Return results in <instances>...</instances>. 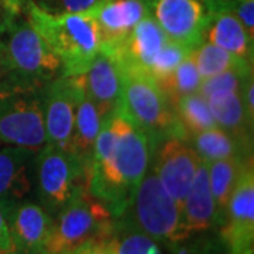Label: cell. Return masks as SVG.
Wrapping results in <instances>:
<instances>
[{
	"label": "cell",
	"mask_w": 254,
	"mask_h": 254,
	"mask_svg": "<svg viewBox=\"0 0 254 254\" xmlns=\"http://www.w3.org/2000/svg\"><path fill=\"white\" fill-rule=\"evenodd\" d=\"M154 148L148 137L119 112L105 120L86 170V190L122 216L151 167Z\"/></svg>",
	"instance_id": "cell-1"
},
{
	"label": "cell",
	"mask_w": 254,
	"mask_h": 254,
	"mask_svg": "<svg viewBox=\"0 0 254 254\" xmlns=\"http://www.w3.org/2000/svg\"><path fill=\"white\" fill-rule=\"evenodd\" d=\"M21 13L47 41L61 61V75L75 76L88 69L102 50L96 20L89 10L66 14H48L34 6L24 4Z\"/></svg>",
	"instance_id": "cell-2"
},
{
	"label": "cell",
	"mask_w": 254,
	"mask_h": 254,
	"mask_svg": "<svg viewBox=\"0 0 254 254\" xmlns=\"http://www.w3.org/2000/svg\"><path fill=\"white\" fill-rule=\"evenodd\" d=\"M46 88L10 75L0 81V145L23 147L37 154L47 144Z\"/></svg>",
	"instance_id": "cell-3"
},
{
	"label": "cell",
	"mask_w": 254,
	"mask_h": 254,
	"mask_svg": "<svg viewBox=\"0 0 254 254\" xmlns=\"http://www.w3.org/2000/svg\"><path fill=\"white\" fill-rule=\"evenodd\" d=\"M120 69L122 113L148 137L154 151L168 137L184 138L173 108L158 83L147 73Z\"/></svg>",
	"instance_id": "cell-4"
},
{
	"label": "cell",
	"mask_w": 254,
	"mask_h": 254,
	"mask_svg": "<svg viewBox=\"0 0 254 254\" xmlns=\"http://www.w3.org/2000/svg\"><path fill=\"white\" fill-rule=\"evenodd\" d=\"M118 220L143 232L167 249L188 237L182 226L180 205L164 190L151 167Z\"/></svg>",
	"instance_id": "cell-5"
},
{
	"label": "cell",
	"mask_w": 254,
	"mask_h": 254,
	"mask_svg": "<svg viewBox=\"0 0 254 254\" xmlns=\"http://www.w3.org/2000/svg\"><path fill=\"white\" fill-rule=\"evenodd\" d=\"M33 170L38 203L53 218L86 190V165L69 151L46 144L34 157Z\"/></svg>",
	"instance_id": "cell-6"
},
{
	"label": "cell",
	"mask_w": 254,
	"mask_h": 254,
	"mask_svg": "<svg viewBox=\"0 0 254 254\" xmlns=\"http://www.w3.org/2000/svg\"><path fill=\"white\" fill-rule=\"evenodd\" d=\"M115 219L100 200L83 190L57 213L47 240V254H64L96 239L113 233Z\"/></svg>",
	"instance_id": "cell-7"
},
{
	"label": "cell",
	"mask_w": 254,
	"mask_h": 254,
	"mask_svg": "<svg viewBox=\"0 0 254 254\" xmlns=\"http://www.w3.org/2000/svg\"><path fill=\"white\" fill-rule=\"evenodd\" d=\"M4 41L10 76L18 81L47 86L61 75L63 66L51 47L27 20H16Z\"/></svg>",
	"instance_id": "cell-8"
},
{
	"label": "cell",
	"mask_w": 254,
	"mask_h": 254,
	"mask_svg": "<svg viewBox=\"0 0 254 254\" xmlns=\"http://www.w3.org/2000/svg\"><path fill=\"white\" fill-rule=\"evenodd\" d=\"M150 11L165 36L190 50L205 40L212 16L209 0H151Z\"/></svg>",
	"instance_id": "cell-9"
},
{
	"label": "cell",
	"mask_w": 254,
	"mask_h": 254,
	"mask_svg": "<svg viewBox=\"0 0 254 254\" xmlns=\"http://www.w3.org/2000/svg\"><path fill=\"white\" fill-rule=\"evenodd\" d=\"M200 163L199 155L181 137H168L154 151L151 168L164 190L180 205V208Z\"/></svg>",
	"instance_id": "cell-10"
},
{
	"label": "cell",
	"mask_w": 254,
	"mask_h": 254,
	"mask_svg": "<svg viewBox=\"0 0 254 254\" xmlns=\"http://www.w3.org/2000/svg\"><path fill=\"white\" fill-rule=\"evenodd\" d=\"M219 235L229 254H254V171L246 170L229 202Z\"/></svg>",
	"instance_id": "cell-11"
},
{
	"label": "cell",
	"mask_w": 254,
	"mask_h": 254,
	"mask_svg": "<svg viewBox=\"0 0 254 254\" xmlns=\"http://www.w3.org/2000/svg\"><path fill=\"white\" fill-rule=\"evenodd\" d=\"M82 75H60L47 85L44 92V127L47 144L68 151Z\"/></svg>",
	"instance_id": "cell-12"
},
{
	"label": "cell",
	"mask_w": 254,
	"mask_h": 254,
	"mask_svg": "<svg viewBox=\"0 0 254 254\" xmlns=\"http://www.w3.org/2000/svg\"><path fill=\"white\" fill-rule=\"evenodd\" d=\"M17 254L46 253L54 218L40 203L23 199L1 210Z\"/></svg>",
	"instance_id": "cell-13"
},
{
	"label": "cell",
	"mask_w": 254,
	"mask_h": 254,
	"mask_svg": "<svg viewBox=\"0 0 254 254\" xmlns=\"http://www.w3.org/2000/svg\"><path fill=\"white\" fill-rule=\"evenodd\" d=\"M102 38V50L110 53L116 50L136 24L151 14L147 0H99L92 9Z\"/></svg>",
	"instance_id": "cell-14"
},
{
	"label": "cell",
	"mask_w": 254,
	"mask_h": 254,
	"mask_svg": "<svg viewBox=\"0 0 254 254\" xmlns=\"http://www.w3.org/2000/svg\"><path fill=\"white\" fill-rule=\"evenodd\" d=\"M168 40L170 38L165 36L155 18L148 14L137 23L116 50L108 54L116 60L119 68L134 69L148 75L151 65Z\"/></svg>",
	"instance_id": "cell-15"
},
{
	"label": "cell",
	"mask_w": 254,
	"mask_h": 254,
	"mask_svg": "<svg viewBox=\"0 0 254 254\" xmlns=\"http://www.w3.org/2000/svg\"><path fill=\"white\" fill-rule=\"evenodd\" d=\"M82 78L86 95L105 120L122 110V76L112 55L100 51L82 73Z\"/></svg>",
	"instance_id": "cell-16"
},
{
	"label": "cell",
	"mask_w": 254,
	"mask_h": 254,
	"mask_svg": "<svg viewBox=\"0 0 254 254\" xmlns=\"http://www.w3.org/2000/svg\"><path fill=\"white\" fill-rule=\"evenodd\" d=\"M36 153L16 145H0V209L26 199L31 190L30 170Z\"/></svg>",
	"instance_id": "cell-17"
},
{
	"label": "cell",
	"mask_w": 254,
	"mask_h": 254,
	"mask_svg": "<svg viewBox=\"0 0 254 254\" xmlns=\"http://www.w3.org/2000/svg\"><path fill=\"white\" fill-rule=\"evenodd\" d=\"M182 226L187 236L208 232L216 226V208L209 185L208 163L202 161L181 206Z\"/></svg>",
	"instance_id": "cell-18"
},
{
	"label": "cell",
	"mask_w": 254,
	"mask_h": 254,
	"mask_svg": "<svg viewBox=\"0 0 254 254\" xmlns=\"http://www.w3.org/2000/svg\"><path fill=\"white\" fill-rule=\"evenodd\" d=\"M253 40L233 13L223 9L212 10L203 41L226 50L246 63L253 64Z\"/></svg>",
	"instance_id": "cell-19"
},
{
	"label": "cell",
	"mask_w": 254,
	"mask_h": 254,
	"mask_svg": "<svg viewBox=\"0 0 254 254\" xmlns=\"http://www.w3.org/2000/svg\"><path fill=\"white\" fill-rule=\"evenodd\" d=\"M103 123H105V119L102 118L96 105L86 95L85 86H83V78H82V86L78 95L75 119H73L72 137H71L68 151L71 154L76 155L82 163L86 165V170L91 163L95 143H96V138Z\"/></svg>",
	"instance_id": "cell-20"
},
{
	"label": "cell",
	"mask_w": 254,
	"mask_h": 254,
	"mask_svg": "<svg viewBox=\"0 0 254 254\" xmlns=\"http://www.w3.org/2000/svg\"><path fill=\"white\" fill-rule=\"evenodd\" d=\"M196 151L205 163L232 158V157H253V140L240 138L225 130L213 127L184 138Z\"/></svg>",
	"instance_id": "cell-21"
},
{
	"label": "cell",
	"mask_w": 254,
	"mask_h": 254,
	"mask_svg": "<svg viewBox=\"0 0 254 254\" xmlns=\"http://www.w3.org/2000/svg\"><path fill=\"white\" fill-rule=\"evenodd\" d=\"M250 165H253V157H232L208 163L209 185L216 208V226L223 225L229 198Z\"/></svg>",
	"instance_id": "cell-22"
},
{
	"label": "cell",
	"mask_w": 254,
	"mask_h": 254,
	"mask_svg": "<svg viewBox=\"0 0 254 254\" xmlns=\"http://www.w3.org/2000/svg\"><path fill=\"white\" fill-rule=\"evenodd\" d=\"M206 100L219 128L240 138L253 140V125L246 115L240 92L219 91L209 95Z\"/></svg>",
	"instance_id": "cell-23"
},
{
	"label": "cell",
	"mask_w": 254,
	"mask_h": 254,
	"mask_svg": "<svg viewBox=\"0 0 254 254\" xmlns=\"http://www.w3.org/2000/svg\"><path fill=\"white\" fill-rule=\"evenodd\" d=\"M171 108L184 133V138L190 134H196L209 128L218 127L209 109L208 100L198 92L175 100Z\"/></svg>",
	"instance_id": "cell-24"
},
{
	"label": "cell",
	"mask_w": 254,
	"mask_h": 254,
	"mask_svg": "<svg viewBox=\"0 0 254 254\" xmlns=\"http://www.w3.org/2000/svg\"><path fill=\"white\" fill-rule=\"evenodd\" d=\"M190 54L196 64V68H198V72H199L202 81L208 79L213 75L229 71L232 68L243 66V65H253V64L246 63L233 54L227 53L226 50H223L220 47L208 43V41H202L199 46L195 47L190 51Z\"/></svg>",
	"instance_id": "cell-25"
},
{
	"label": "cell",
	"mask_w": 254,
	"mask_h": 254,
	"mask_svg": "<svg viewBox=\"0 0 254 254\" xmlns=\"http://www.w3.org/2000/svg\"><path fill=\"white\" fill-rule=\"evenodd\" d=\"M110 240L115 254H164L155 240L118 219Z\"/></svg>",
	"instance_id": "cell-26"
},
{
	"label": "cell",
	"mask_w": 254,
	"mask_h": 254,
	"mask_svg": "<svg viewBox=\"0 0 254 254\" xmlns=\"http://www.w3.org/2000/svg\"><path fill=\"white\" fill-rule=\"evenodd\" d=\"M200 83H202V78L198 72L193 57L190 53L177 66L173 75L158 86L163 89L170 105H173L175 100H178L182 96L196 93L199 91Z\"/></svg>",
	"instance_id": "cell-27"
},
{
	"label": "cell",
	"mask_w": 254,
	"mask_h": 254,
	"mask_svg": "<svg viewBox=\"0 0 254 254\" xmlns=\"http://www.w3.org/2000/svg\"><path fill=\"white\" fill-rule=\"evenodd\" d=\"M250 73H253V65H243V66L232 68L229 71L213 75L208 79L202 81L198 93H200L206 99L209 95L219 91L242 92L246 78Z\"/></svg>",
	"instance_id": "cell-28"
},
{
	"label": "cell",
	"mask_w": 254,
	"mask_h": 254,
	"mask_svg": "<svg viewBox=\"0 0 254 254\" xmlns=\"http://www.w3.org/2000/svg\"><path fill=\"white\" fill-rule=\"evenodd\" d=\"M190 51L192 50L190 48L168 40L163 47V50L160 51L158 57L155 58L154 64L151 65L148 76H151L158 85H161L173 75L177 66Z\"/></svg>",
	"instance_id": "cell-29"
},
{
	"label": "cell",
	"mask_w": 254,
	"mask_h": 254,
	"mask_svg": "<svg viewBox=\"0 0 254 254\" xmlns=\"http://www.w3.org/2000/svg\"><path fill=\"white\" fill-rule=\"evenodd\" d=\"M168 250L171 254H229L220 235L218 239H215L210 236H199V233L182 239Z\"/></svg>",
	"instance_id": "cell-30"
},
{
	"label": "cell",
	"mask_w": 254,
	"mask_h": 254,
	"mask_svg": "<svg viewBox=\"0 0 254 254\" xmlns=\"http://www.w3.org/2000/svg\"><path fill=\"white\" fill-rule=\"evenodd\" d=\"M99 0H18L20 6H34L48 14H66L92 9Z\"/></svg>",
	"instance_id": "cell-31"
},
{
	"label": "cell",
	"mask_w": 254,
	"mask_h": 254,
	"mask_svg": "<svg viewBox=\"0 0 254 254\" xmlns=\"http://www.w3.org/2000/svg\"><path fill=\"white\" fill-rule=\"evenodd\" d=\"M20 13L21 6L18 0H0V34L9 31V28L17 20Z\"/></svg>",
	"instance_id": "cell-32"
},
{
	"label": "cell",
	"mask_w": 254,
	"mask_h": 254,
	"mask_svg": "<svg viewBox=\"0 0 254 254\" xmlns=\"http://www.w3.org/2000/svg\"><path fill=\"white\" fill-rule=\"evenodd\" d=\"M112 237V236H110ZM110 237L86 242L64 254H115Z\"/></svg>",
	"instance_id": "cell-33"
},
{
	"label": "cell",
	"mask_w": 254,
	"mask_h": 254,
	"mask_svg": "<svg viewBox=\"0 0 254 254\" xmlns=\"http://www.w3.org/2000/svg\"><path fill=\"white\" fill-rule=\"evenodd\" d=\"M242 100H243V105H245V110L247 118L250 120V123L253 125L254 122V100H253V93H254V79L253 73H250L247 78H246L245 83H243V88H242Z\"/></svg>",
	"instance_id": "cell-34"
},
{
	"label": "cell",
	"mask_w": 254,
	"mask_h": 254,
	"mask_svg": "<svg viewBox=\"0 0 254 254\" xmlns=\"http://www.w3.org/2000/svg\"><path fill=\"white\" fill-rule=\"evenodd\" d=\"M14 253V245L10 237L7 222L4 219V215L0 209V254Z\"/></svg>",
	"instance_id": "cell-35"
},
{
	"label": "cell",
	"mask_w": 254,
	"mask_h": 254,
	"mask_svg": "<svg viewBox=\"0 0 254 254\" xmlns=\"http://www.w3.org/2000/svg\"><path fill=\"white\" fill-rule=\"evenodd\" d=\"M9 73V63H7V55H6V47L4 41L0 40V81Z\"/></svg>",
	"instance_id": "cell-36"
},
{
	"label": "cell",
	"mask_w": 254,
	"mask_h": 254,
	"mask_svg": "<svg viewBox=\"0 0 254 254\" xmlns=\"http://www.w3.org/2000/svg\"><path fill=\"white\" fill-rule=\"evenodd\" d=\"M9 254H17V253H9ZM43 254H47V253H43Z\"/></svg>",
	"instance_id": "cell-37"
},
{
	"label": "cell",
	"mask_w": 254,
	"mask_h": 254,
	"mask_svg": "<svg viewBox=\"0 0 254 254\" xmlns=\"http://www.w3.org/2000/svg\"><path fill=\"white\" fill-rule=\"evenodd\" d=\"M147 1H148V3H150V1H151V0H147Z\"/></svg>",
	"instance_id": "cell-38"
}]
</instances>
